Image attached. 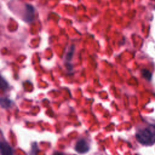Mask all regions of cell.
<instances>
[{"label": "cell", "mask_w": 155, "mask_h": 155, "mask_svg": "<svg viewBox=\"0 0 155 155\" xmlns=\"http://www.w3.org/2000/svg\"><path fill=\"white\" fill-rule=\"evenodd\" d=\"M0 154L1 155H13L11 147L6 142H0Z\"/></svg>", "instance_id": "3"}, {"label": "cell", "mask_w": 155, "mask_h": 155, "mask_svg": "<svg viewBox=\"0 0 155 155\" xmlns=\"http://www.w3.org/2000/svg\"><path fill=\"white\" fill-rule=\"evenodd\" d=\"M8 87V84L6 81L0 74V88L5 90Z\"/></svg>", "instance_id": "6"}, {"label": "cell", "mask_w": 155, "mask_h": 155, "mask_svg": "<svg viewBox=\"0 0 155 155\" xmlns=\"http://www.w3.org/2000/svg\"><path fill=\"white\" fill-rule=\"evenodd\" d=\"M75 150L80 154L85 153L89 150V145L85 140L79 139L75 145Z\"/></svg>", "instance_id": "2"}, {"label": "cell", "mask_w": 155, "mask_h": 155, "mask_svg": "<svg viewBox=\"0 0 155 155\" xmlns=\"http://www.w3.org/2000/svg\"><path fill=\"white\" fill-rule=\"evenodd\" d=\"M53 155H64V154L61 152H55L53 154Z\"/></svg>", "instance_id": "8"}, {"label": "cell", "mask_w": 155, "mask_h": 155, "mask_svg": "<svg viewBox=\"0 0 155 155\" xmlns=\"http://www.w3.org/2000/svg\"><path fill=\"white\" fill-rule=\"evenodd\" d=\"M142 76L143 78H145L146 79H148V80H150L152 77L151 72L149 70L146 69H144L142 70Z\"/></svg>", "instance_id": "7"}, {"label": "cell", "mask_w": 155, "mask_h": 155, "mask_svg": "<svg viewBox=\"0 0 155 155\" xmlns=\"http://www.w3.org/2000/svg\"><path fill=\"white\" fill-rule=\"evenodd\" d=\"M0 105L3 108H8L10 105V101L7 98L1 97L0 99Z\"/></svg>", "instance_id": "5"}, {"label": "cell", "mask_w": 155, "mask_h": 155, "mask_svg": "<svg viewBox=\"0 0 155 155\" xmlns=\"http://www.w3.org/2000/svg\"><path fill=\"white\" fill-rule=\"evenodd\" d=\"M35 15L34 8L31 5H27L25 7V11L24 15V20L30 22L33 20Z\"/></svg>", "instance_id": "4"}, {"label": "cell", "mask_w": 155, "mask_h": 155, "mask_svg": "<svg viewBox=\"0 0 155 155\" xmlns=\"http://www.w3.org/2000/svg\"><path fill=\"white\" fill-rule=\"evenodd\" d=\"M136 137L143 145H152L155 143V125H148L139 129L136 133Z\"/></svg>", "instance_id": "1"}]
</instances>
